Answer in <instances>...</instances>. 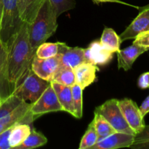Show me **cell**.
<instances>
[{
  "mask_svg": "<svg viewBox=\"0 0 149 149\" xmlns=\"http://www.w3.org/2000/svg\"><path fill=\"white\" fill-rule=\"evenodd\" d=\"M148 50V48L134 43L128 47L119 49V52H116L119 69L122 68L125 71L130 70L137 58Z\"/></svg>",
  "mask_w": 149,
  "mask_h": 149,
  "instance_id": "5bb4252c",
  "label": "cell"
},
{
  "mask_svg": "<svg viewBox=\"0 0 149 149\" xmlns=\"http://www.w3.org/2000/svg\"><path fill=\"white\" fill-rule=\"evenodd\" d=\"M59 42L55 43L44 42L36 49V56L39 58H49L58 55Z\"/></svg>",
  "mask_w": 149,
  "mask_h": 149,
  "instance_id": "4316f807",
  "label": "cell"
},
{
  "mask_svg": "<svg viewBox=\"0 0 149 149\" xmlns=\"http://www.w3.org/2000/svg\"><path fill=\"white\" fill-rule=\"evenodd\" d=\"M113 54L104 47L100 40L94 41L84 49L85 62L95 65H105L110 63L113 59Z\"/></svg>",
  "mask_w": 149,
  "mask_h": 149,
  "instance_id": "7c38bea8",
  "label": "cell"
},
{
  "mask_svg": "<svg viewBox=\"0 0 149 149\" xmlns=\"http://www.w3.org/2000/svg\"><path fill=\"white\" fill-rule=\"evenodd\" d=\"M61 111H63V108L51 84H49L39 98L35 103H32L30 108L31 113L36 119L39 116L50 112Z\"/></svg>",
  "mask_w": 149,
  "mask_h": 149,
  "instance_id": "8992f818",
  "label": "cell"
},
{
  "mask_svg": "<svg viewBox=\"0 0 149 149\" xmlns=\"http://www.w3.org/2000/svg\"><path fill=\"white\" fill-rule=\"evenodd\" d=\"M95 113L102 115L116 132L135 135V132L126 122L119 109L117 99H111L97 106L95 110Z\"/></svg>",
  "mask_w": 149,
  "mask_h": 149,
  "instance_id": "5b68a950",
  "label": "cell"
},
{
  "mask_svg": "<svg viewBox=\"0 0 149 149\" xmlns=\"http://www.w3.org/2000/svg\"><path fill=\"white\" fill-rule=\"evenodd\" d=\"M72 100L74 109V117L81 119L83 116V90L77 84L71 86Z\"/></svg>",
  "mask_w": 149,
  "mask_h": 149,
  "instance_id": "cb8c5ba5",
  "label": "cell"
},
{
  "mask_svg": "<svg viewBox=\"0 0 149 149\" xmlns=\"http://www.w3.org/2000/svg\"><path fill=\"white\" fill-rule=\"evenodd\" d=\"M49 1L58 17L62 13L74 9L76 6L75 0H49Z\"/></svg>",
  "mask_w": 149,
  "mask_h": 149,
  "instance_id": "f1b7e54d",
  "label": "cell"
},
{
  "mask_svg": "<svg viewBox=\"0 0 149 149\" xmlns=\"http://www.w3.org/2000/svg\"><path fill=\"white\" fill-rule=\"evenodd\" d=\"M31 126L25 123H17L13 125L9 137L11 148H16L26 140L31 131Z\"/></svg>",
  "mask_w": 149,
  "mask_h": 149,
  "instance_id": "d6986e66",
  "label": "cell"
},
{
  "mask_svg": "<svg viewBox=\"0 0 149 149\" xmlns=\"http://www.w3.org/2000/svg\"><path fill=\"white\" fill-rule=\"evenodd\" d=\"M0 39L7 45L23 23L20 17L17 0H0Z\"/></svg>",
  "mask_w": 149,
  "mask_h": 149,
  "instance_id": "3957f363",
  "label": "cell"
},
{
  "mask_svg": "<svg viewBox=\"0 0 149 149\" xmlns=\"http://www.w3.org/2000/svg\"><path fill=\"white\" fill-rule=\"evenodd\" d=\"M23 100L15 95L11 94L8 96L7 98L2 100L0 106V118L4 117L13 112L23 103Z\"/></svg>",
  "mask_w": 149,
  "mask_h": 149,
  "instance_id": "484cf974",
  "label": "cell"
},
{
  "mask_svg": "<svg viewBox=\"0 0 149 149\" xmlns=\"http://www.w3.org/2000/svg\"><path fill=\"white\" fill-rule=\"evenodd\" d=\"M98 71L97 65L89 63L80 64L74 68L75 74L76 84L80 86L83 90L93 84L97 79L96 72Z\"/></svg>",
  "mask_w": 149,
  "mask_h": 149,
  "instance_id": "9a60e30c",
  "label": "cell"
},
{
  "mask_svg": "<svg viewBox=\"0 0 149 149\" xmlns=\"http://www.w3.org/2000/svg\"><path fill=\"white\" fill-rule=\"evenodd\" d=\"M7 76L10 90L13 93L20 84L36 55L30 45L28 35V23L23 22L17 33L7 44Z\"/></svg>",
  "mask_w": 149,
  "mask_h": 149,
  "instance_id": "6da1fadb",
  "label": "cell"
},
{
  "mask_svg": "<svg viewBox=\"0 0 149 149\" xmlns=\"http://www.w3.org/2000/svg\"><path fill=\"white\" fill-rule=\"evenodd\" d=\"M58 55L61 66L68 67L74 69L80 64L86 63L84 49L79 47H71L64 42H59Z\"/></svg>",
  "mask_w": 149,
  "mask_h": 149,
  "instance_id": "8fae6325",
  "label": "cell"
},
{
  "mask_svg": "<svg viewBox=\"0 0 149 149\" xmlns=\"http://www.w3.org/2000/svg\"><path fill=\"white\" fill-rule=\"evenodd\" d=\"M118 105L131 129L135 135L139 133L145 127L144 116L141 113L139 107L135 101L130 98L118 100Z\"/></svg>",
  "mask_w": 149,
  "mask_h": 149,
  "instance_id": "52a82bcc",
  "label": "cell"
},
{
  "mask_svg": "<svg viewBox=\"0 0 149 149\" xmlns=\"http://www.w3.org/2000/svg\"><path fill=\"white\" fill-rule=\"evenodd\" d=\"M135 135L124 132H116L106 137L101 141H97L91 149H117L130 148L134 142Z\"/></svg>",
  "mask_w": 149,
  "mask_h": 149,
  "instance_id": "4fadbf2b",
  "label": "cell"
},
{
  "mask_svg": "<svg viewBox=\"0 0 149 149\" xmlns=\"http://www.w3.org/2000/svg\"><path fill=\"white\" fill-rule=\"evenodd\" d=\"M138 86L141 89H149V71L141 74L138 80Z\"/></svg>",
  "mask_w": 149,
  "mask_h": 149,
  "instance_id": "1f68e13d",
  "label": "cell"
},
{
  "mask_svg": "<svg viewBox=\"0 0 149 149\" xmlns=\"http://www.w3.org/2000/svg\"><path fill=\"white\" fill-rule=\"evenodd\" d=\"M93 2L95 4H99L100 3H103V2H115V3H119V4H125V5H128V6H131V7H136L137 9H138L139 7H136V6H133L132 4H127V3H125L124 1H120V0H93Z\"/></svg>",
  "mask_w": 149,
  "mask_h": 149,
  "instance_id": "836d02e7",
  "label": "cell"
},
{
  "mask_svg": "<svg viewBox=\"0 0 149 149\" xmlns=\"http://www.w3.org/2000/svg\"><path fill=\"white\" fill-rule=\"evenodd\" d=\"M1 102H2V100H1V97H0V106H1Z\"/></svg>",
  "mask_w": 149,
  "mask_h": 149,
  "instance_id": "e575fe53",
  "label": "cell"
},
{
  "mask_svg": "<svg viewBox=\"0 0 149 149\" xmlns=\"http://www.w3.org/2000/svg\"><path fill=\"white\" fill-rule=\"evenodd\" d=\"M133 43L149 49V31L139 33L134 39Z\"/></svg>",
  "mask_w": 149,
  "mask_h": 149,
  "instance_id": "f546056e",
  "label": "cell"
},
{
  "mask_svg": "<svg viewBox=\"0 0 149 149\" xmlns=\"http://www.w3.org/2000/svg\"><path fill=\"white\" fill-rule=\"evenodd\" d=\"M0 23H1V13H0Z\"/></svg>",
  "mask_w": 149,
  "mask_h": 149,
  "instance_id": "d590c367",
  "label": "cell"
},
{
  "mask_svg": "<svg viewBox=\"0 0 149 149\" xmlns=\"http://www.w3.org/2000/svg\"><path fill=\"white\" fill-rule=\"evenodd\" d=\"M133 149H149V125H146L141 132L137 133L130 146Z\"/></svg>",
  "mask_w": 149,
  "mask_h": 149,
  "instance_id": "83f0119b",
  "label": "cell"
},
{
  "mask_svg": "<svg viewBox=\"0 0 149 149\" xmlns=\"http://www.w3.org/2000/svg\"><path fill=\"white\" fill-rule=\"evenodd\" d=\"M138 9V16L119 36L122 42L134 39L139 33L149 31V4Z\"/></svg>",
  "mask_w": 149,
  "mask_h": 149,
  "instance_id": "9c48e42d",
  "label": "cell"
},
{
  "mask_svg": "<svg viewBox=\"0 0 149 149\" xmlns=\"http://www.w3.org/2000/svg\"><path fill=\"white\" fill-rule=\"evenodd\" d=\"M61 66L58 55L49 58H39L36 55L31 63V69L40 78L51 82L55 73Z\"/></svg>",
  "mask_w": 149,
  "mask_h": 149,
  "instance_id": "30bf717a",
  "label": "cell"
},
{
  "mask_svg": "<svg viewBox=\"0 0 149 149\" xmlns=\"http://www.w3.org/2000/svg\"><path fill=\"white\" fill-rule=\"evenodd\" d=\"M104 47L113 53H116L120 49L122 42L119 35L113 29L106 27L103 29L100 40Z\"/></svg>",
  "mask_w": 149,
  "mask_h": 149,
  "instance_id": "ffe728a7",
  "label": "cell"
},
{
  "mask_svg": "<svg viewBox=\"0 0 149 149\" xmlns=\"http://www.w3.org/2000/svg\"><path fill=\"white\" fill-rule=\"evenodd\" d=\"M93 121L94 122L96 132L97 134L98 141L104 139L106 137L116 132L113 127L109 124V122L100 113H95L94 119Z\"/></svg>",
  "mask_w": 149,
  "mask_h": 149,
  "instance_id": "7402d4cb",
  "label": "cell"
},
{
  "mask_svg": "<svg viewBox=\"0 0 149 149\" xmlns=\"http://www.w3.org/2000/svg\"><path fill=\"white\" fill-rule=\"evenodd\" d=\"M98 141L97 134L96 132L95 128L94 126V122L92 121L89 125L85 133L83 135L81 141H80L79 149H88L92 148L93 146L95 145L96 143Z\"/></svg>",
  "mask_w": 149,
  "mask_h": 149,
  "instance_id": "d4e9b609",
  "label": "cell"
},
{
  "mask_svg": "<svg viewBox=\"0 0 149 149\" xmlns=\"http://www.w3.org/2000/svg\"><path fill=\"white\" fill-rule=\"evenodd\" d=\"M31 106V103L23 101L13 112L4 117L0 118V133L17 123L28 124L31 126L35 118L30 112Z\"/></svg>",
  "mask_w": 149,
  "mask_h": 149,
  "instance_id": "ba28073f",
  "label": "cell"
},
{
  "mask_svg": "<svg viewBox=\"0 0 149 149\" xmlns=\"http://www.w3.org/2000/svg\"><path fill=\"white\" fill-rule=\"evenodd\" d=\"M47 139L46 137L40 132H38L36 130L32 128L30 134L28 135L24 141L16 149H32L39 148L46 145Z\"/></svg>",
  "mask_w": 149,
  "mask_h": 149,
  "instance_id": "44dd1931",
  "label": "cell"
},
{
  "mask_svg": "<svg viewBox=\"0 0 149 149\" xmlns=\"http://www.w3.org/2000/svg\"><path fill=\"white\" fill-rule=\"evenodd\" d=\"M58 17L49 0H45L33 21L28 24V35L33 50L52 36L58 29Z\"/></svg>",
  "mask_w": 149,
  "mask_h": 149,
  "instance_id": "7a4b0ae2",
  "label": "cell"
},
{
  "mask_svg": "<svg viewBox=\"0 0 149 149\" xmlns=\"http://www.w3.org/2000/svg\"><path fill=\"white\" fill-rule=\"evenodd\" d=\"M45 0H17L21 20L28 24L31 23Z\"/></svg>",
  "mask_w": 149,
  "mask_h": 149,
  "instance_id": "2e32d148",
  "label": "cell"
},
{
  "mask_svg": "<svg viewBox=\"0 0 149 149\" xmlns=\"http://www.w3.org/2000/svg\"><path fill=\"white\" fill-rule=\"evenodd\" d=\"M7 48L0 39V97L4 100L12 94L7 76Z\"/></svg>",
  "mask_w": 149,
  "mask_h": 149,
  "instance_id": "e0dca14e",
  "label": "cell"
},
{
  "mask_svg": "<svg viewBox=\"0 0 149 149\" xmlns=\"http://www.w3.org/2000/svg\"><path fill=\"white\" fill-rule=\"evenodd\" d=\"M51 82H55L62 85L71 87L76 84L74 69L68 67L61 66L54 75Z\"/></svg>",
  "mask_w": 149,
  "mask_h": 149,
  "instance_id": "603a6c76",
  "label": "cell"
},
{
  "mask_svg": "<svg viewBox=\"0 0 149 149\" xmlns=\"http://www.w3.org/2000/svg\"><path fill=\"white\" fill-rule=\"evenodd\" d=\"M140 111L143 116L149 113V95L144 100L141 106L139 107Z\"/></svg>",
  "mask_w": 149,
  "mask_h": 149,
  "instance_id": "d6a6232c",
  "label": "cell"
},
{
  "mask_svg": "<svg viewBox=\"0 0 149 149\" xmlns=\"http://www.w3.org/2000/svg\"><path fill=\"white\" fill-rule=\"evenodd\" d=\"M50 82L36 75L31 68L28 71L20 84L12 93L27 103H35L47 88Z\"/></svg>",
  "mask_w": 149,
  "mask_h": 149,
  "instance_id": "277c9868",
  "label": "cell"
},
{
  "mask_svg": "<svg viewBox=\"0 0 149 149\" xmlns=\"http://www.w3.org/2000/svg\"><path fill=\"white\" fill-rule=\"evenodd\" d=\"M50 84L56 93L58 100L63 108V111L68 112V113L74 116L71 87L62 85L55 82H50Z\"/></svg>",
  "mask_w": 149,
  "mask_h": 149,
  "instance_id": "ac0fdd59",
  "label": "cell"
},
{
  "mask_svg": "<svg viewBox=\"0 0 149 149\" xmlns=\"http://www.w3.org/2000/svg\"><path fill=\"white\" fill-rule=\"evenodd\" d=\"M13 127L0 133V149H12L9 143V137Z\"/></svg>",
  "mask_w": 149,
  "mask_h": 149,
  "instance_id": "4dcf8cb0",
  "label": "cell"
}]
</instances>
